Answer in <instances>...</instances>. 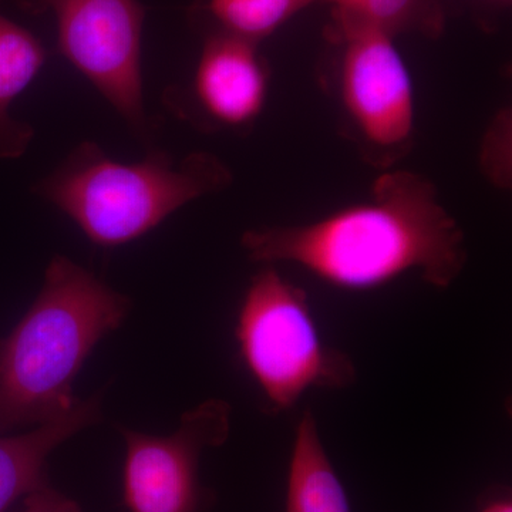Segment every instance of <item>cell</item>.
I'll use <instances>...</instances> for the list:
<instances>
[{
  "instance_id": "4",
  "label": "cell",
  "mask_w": 512,
  "mask_h": 512,
  "mask_svg": "<svg viewBox=\"0 0 512 512\" xmlns=\"http://www.w3.org/2000/svg\"><path fill=\"white\" fill-rule=\"evenodd\" d=\"M239 353L274 412L293 409L311 389H348L355 363L320 336L308 293L274 265L252 276L239 308Z\"/></svg>"
},
{
  "instance_id": "13",
  "label": "cell",
  "mask_w": 512,
  "mask_h": 512,
  "mask_svg": "<svg viewBox=\"0 0 512 512\" xmlns=\"http://www.w3.org/2000/svg\"><path fill=\"white\" fill-rule=\"evenodd\" d=\"M316 0H207L218 33L258 45Z\"/></svg>"
},
{
  "instance_id": "5",
  "label": "cell",
  "mask_w": 512,
  "mask_h": 512,
  "mask_svg": "<svg viewBox=\"0 0 512 512\" xmlns=\"http://www.w3.org/2000/svg\"><path fill=\"white\" fill-rule=\"evenodd\" d=\"M338 47L328 82L350 136L367 163L390 170L412 150L416 96L409 67L393 36L359 20L333 15Z\"/></svg>"
},
{
  "instance_id": "8",
  "label": "cell",
  "mask_w": 512,
  "mask_h": 512,
  "mask_svg": "<svg viewBox=\"0 0 512 512\" xmlns=\"http://www.w3.org/2000/svg\"><path fill=\"white\" fill-rule=\"evenodd\" d=\"M269 83L271 72L256 43L212 32L187 92H167L165 103L192 123L241 133L264 111Z\"/></svg>"
},
{
  "instance_id": "15",
  "label": "cell",
  "mask_w": 512,
  "mask_h": 512,
  "mask_svg": "<svg viewBox=\"0 0 512 512\" xmlns=\"http://www.w3.org/2000/svg\"><path fill=\"white\" fill-rule=\"evenodd\" d=\"M477 512H512L510 491H494V493L485 495Z\"/></svg>"
},
{
  "instance_id": "9",
  "label": "cell",
  "mask_w": 512,
  "mask_h": 512,
  "mask_svg": "<svg viewBox=\"0 0 512 512\" xmlns=\"http://www.w3.org/2000/svg\"><path fill=\"white\" fill-rule=\"evenodd\" d=\"M99 396L80 400L72 412L30 433L0 437V512L49 483L46 461L60 444L100 420Z\"/></svg>"
},
{
  "instance_id": "14",
  "label": "cell",
  "mask_w": 512,
  "mask_h": 512,
  "mask_svg": "<svg viewBox=\"0 0 512 512\" xmlns=\"http://www.w3.org/2000/svg\"><path fill=\"white\" fill-rule=\"evenodd\" d=\"M20 512H83L72 498L55 490L47 483L25 497V508Z\"/></svg>"
},
{
  "instance_id": "2",
  "label": "cell",
  "mask_w": 512,
  "mask_h": 512,
  "mask_svg": "<svg viewBox=\"0 0 512 512\" xmlns=\"http://www.w3.org/2000/svg\"><path fill=\"white\" fill-rule=\"evenodd\" d=\"M128 311L127 296L55 256L36 301L0 342V434L72 412L80 402L73 394L77 373Z\"/></svg>"
},
{
  "instance_id": "12",
  "label": "cell",
  "mask_w": 512,
  "mask_h": 512,
  "mask_svg": "<svg viewBox=\"0 0 512 512\" xmlns=\"http://www.w3.org/2000/svg\"><path fill=\"white\" fill-rule=\"evenodd\" d=\"M330 3L333 15L359 20L390 36L416 32L437 37L444 30V13L437 0H316Z\"/></svg>"
},
{
  "instance_id": "7",
  "label": "cell",
  "mask_w": 512,
  "mask_h": 512,
  "mask_svg": "<svg viewBox=\"0 0 512 512\" xmlns=\"http://www.w3.org/2000/svg\"><path fill=\"white\" fill-rule=\"evenodd\" d=\"M232 409L205 400L181 417L170 436H150L120 427L126 443L123 498L130 512H208L214 493L200 480L207 448L221 447L231 433Z\"/></svg>"
},
{
  "instance_id": "16",
  "label": "cell",
  "mask_w": 512,
  "mask_h": 512,
  "mask_svg": "<svg viewBox=\"0 0 512 512\" xmlns=\"http://www.w3.org/2000/svg\"><path fill=\"white\" fill-rule=\"evenodd\" d=\"M494 2L503 3V5H507V3H510L511 0H494Z\"/></svg>"
},
{
  "instance_id": "1",
  "label": "cell",
  "mask_w": 512,
  "mask_h": 512,
  "mask_svg": "<svg viewBox=\"0 0 512 512\" xmlns=\"http://www.w3.org/2000/svg\"><path fill=\"white\" fill-rule=\"evenodd\" d=\"M241 244L251 261L298 265L348 291L380 288L409 272L447 289L468 258L463 228L436 184L404 170H384L369 200L311 224L249 229Z\"/></svg>"
},
{
  "instance_id": "11",
  "label": "cell",
  "mask_w": 512,
  "mask_h": 512,
  "mask_svg": "<svg viewBox=\"0 0 512 512\" xmlns=\"http://www.w3.org/2000/svg\"><path fill=\"white\" fill-rule=\"evenodd\" d=\"M285 512H352L348 493L320 440L318 421L311 409L303 412L295 431Z\"/></svg>"
},
{
  "instance_id": "3",
  "label": "cell",
  "mask_w": 512,
  "mask_h": 512,
  "mask_svg": "<svg viewBox=\"0 0 512 512\" xmlns=\"http://www.w3.org/2000/svg\"><path fill=\"white\" fill-rule=\"evenodd\" d=\"M232 171L214 154L197 151L175 164L165 151L123 164L84 141L33 187L100 247H119L146 235L188 202L232 184Z\"/></svg>"
},
{
  "instance_id": "6",
  "label": "cell",
  "mask_w": 512,
  "mask_h": 512,
  "mask_svg": "<svg viewBox=\"0 0 512 512\" xmlns=\"http://www.w3.org/2000/svg\"><path fill=\"white\" fill-rule=\"evenodd\" d=\"M29 15L52 12L57 46L138 136L150 137L144 109L141 39L146 9L138 0H13Z\"/></svg>"
},
{
  "instance_id": "10",
  "label": "cell",
  "mask_w": 512,
  "mask_h": 512,
  "mask_svg": "<svg viewBox=\"0 0 512 512\" xmlns=\"http://www.w3.org/2000/svg\"><path fill=\"white\" fill-rule=\"evenodd\" d=\"M46 57L32 32L0 12V160L22 157L35 138L33 127L13 119L10 107L36 79Z\"/></svg>"
}]
</instances>
